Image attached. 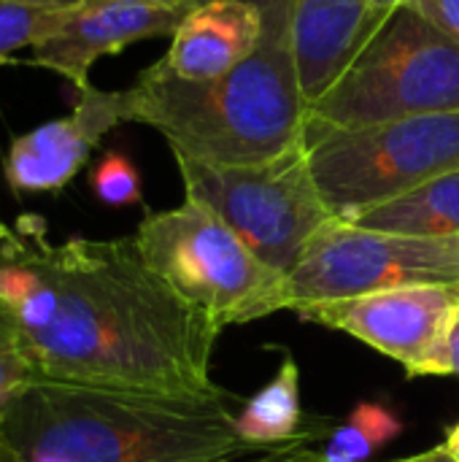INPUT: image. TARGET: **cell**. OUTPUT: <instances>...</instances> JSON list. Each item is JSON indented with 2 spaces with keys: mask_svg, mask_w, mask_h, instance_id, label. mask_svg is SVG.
Instances as JSON below:
<instances>
[{
  "mask_svg": "<svg viewBox=\"0 0 459 462\" xmlns=\"http://www.w3.org/2000/svg\"><path fill=\"white\" fill-rule=\"evenodd\" d=\"M27 254L0 273L41 379L165 395H225L211 379L222 333L138 254L133 238L51 244L38 217L19 219Z\"/></svg>",
  "mask_w": 459,
  "mask_h": 462,
  "instance_id": "1",
  "label": "cell"
},
{
  "mask_svg": "<svg viewBox=\"0 0 459 462\" xmlns=\"http://www.w3.org/2000/svg\"><path fill=\"white\" fill-rule=\"evenodd\" d=\"M265 41L216 81H184L160 60L116 92L124 122L157 130L173 160L257 165L303 141L306 95L298 76L292 0H262Z\"/></svg>",
  "mask_w": 459,
  "mask_h": 462,
  "instance_id": "2",
  "label": "cell"
},
{
  "mask_svg": "<svg viewBox=\"0 0 459 462\" xmlns=\"http://www.w3.org/2000/svg\"><path fill=\"white\" fill-rule=\"evenodd\" d=\"M233 420L225 395L38 379L0 417V462H238Z\"/></svg>",
  "mask_w": 459,
  "mask_h": 462,
  "instance_id": "3",
  "label": "cell"
},
{
  "mask_svg": "<svg viewBox=\"0 0 459 462\" xmlns=\"http://www.w3.org/2000/svg\"><path fill=\"white\" fill-rule=\"evenodd\" d=\"M459 111V43L417 8H395L306 108V127L352 130Z\"/></svg>",
  "mask_w": 459,
  "mask_h": 462,
  "instance_id": "4",
  "label": "cell"
},
{
  "mask_svg": "<svg viewBox=\"0 0 459 462\" xmlns=\"http://www.w3.org/2000/svg\"><path fill=\"white\" fill-rule=\"evenodd\" d=\"M143 263L222 328L281 311L284 276L265 265L206 203L151 211L133 236Z\"/></svg>",
  "mask_w": 459,
  "mask_h": 462,
  "instance_id": "5",
  "label": "cell"
},
{
  "mask_svg": "<svg viewBox=\"0 0 459 462\" xmlns=\"http://www.w3.org/2000/svg\"><path fill=\"white\" fill-rule=\"evenodd\" d=\"M314 181L335 219L395 200L459 168V111L352 130L303 127Z\"/></svg>",
  "mask_w": 459,
  "mask_h": 462,
  "instance_id": "6",
  "label": "cell"
},
{
  "mask_svg": "<svg viewBox=\"0 0 459 462\" xmlns=\"http://www.w3.org/2000/svg\"><path fill=\"white\" fill-rule=\"evenodd\" d=\"M187 198L219 214L241 241L276 273L287 276L330 214L303 141L257 165H200L176 160Z\"/></svg>",
  "mask_w": 459,
  "mask_h": 462,
  "instance_id": "7",
  "label": "cell"
},
{
  "mask_svg": "<svg viewBox=\"0 0 459 462\" xmlns=\"http://www.w3.org/2000/svg\"><path fill=\"white\" fill-rule=\"evenodd\" d=\"M411 284H459V238H414L327 222L284 276L281 311Z\"/></svg>",
  "mask_w": 459,
  "mask_h": 462,
  "instance_id": "8",
  "label": "cell"
},
{
  "mask_svg": "<svg viewBox=\"0 0 459 462\" xmlns=\"http://www.w3.org/2000/svg\"><path fill=\"white\" fill-rule=\"evenodd\" d=\"M459 311V284H411L360 298L303 306L306 322L349 333L414 376H449L446 341Z\"/></svg>",
  "mask_w": 459,
  "mask_h": 462,
  "instance_id": "9",
  "label": "cell"
},
{
  "mask_svg": "<svg viewBox=\"0 0 459 462\" xmlns=\"http://www.w3.org/2000/svg\"><path fill=\"white\" fill-rule=\"evenodd\" d=\"M197 0H100L73 8L68 22L32 46L30 65L65 76L76 92L92 87L89 70L106 57L138 41L173 35Z\"/></svg>",
  "mask_w": 459,
  "mask_h": 462,
  "instance_id": "10",
  "label": "cell"
},
{
  "mask_svg": "<svg viewBox=\"0 0 459 462\" xmlns=\"http://www.w3.org/2000/svg\"><path fill=\"white\" fill-rule=\"evenodd\" d=\"M116 125H122L116 92L97 87L76 92V106L68 116L43 122L11 141L3 160L8 189L16 195L65 189Z\"/></svg>",
  "mask_w": 459,
  "mask_h": 462,
  "instance_id": "11",
  "label": "cell"
},
{
  "mask_svg": "<svg viewBox=\"0 0 459 462\" xmlns=\"http://www.w3.org/2000/svg\"><path fill=\"white\" fill-rule=\"evenodd\" d=\"M262 41V0H197L160 62L184 81H216L243 65Z\"/></svg>",
  "mask_w": 459,
  "mask_h": 462,
  "instance_id": "12",
  "label": "cell"
},
{
  "mask_svg": "<svg viewBox=\"0 0 459 462\" xmlns=\"http://www.w3.org/2000/svg\"><path fill=\"white\" fill-rule=\"evenodd\" d=\"M365 30V0H292L298 76L314 103L349 65Z\"/></svg>",
  "mask_w": 459,
  "mask_h": 462,
  "instance_id": "13",
  "label": "cell"
},
{
  "mask_svg": "<svg viewBox=\"0 0 459 462\" xmlns=\"http://www.w3.org/2000/svg\"><path fill=\"white\" fill-rule=\"evenodd\" d=\"M352 225L414 238H459V168L360 214Z\"/></svg>",
  "mask_w": 459,
  "mask_h": 462,
  "instance_id": "14",
  "label": "cell"
},
{
  "mask_svg": "<svg viewBox=\"0 0 459 462\" xmlns=\"http://www.w3.org/2000/svg\"><path fill=\"white\" fill-rule=\"evenodd\" d=\"M300 420V368L292 357H284L276 376L254 398L246 401L241 414H235L233 425L246 444L262 449L295 441Z\"/></svg>",
  "mask_w": 459,
  "mask_h": 462,
  "instance_id": "15",
  "label": "cell"
},
{
  "mask_svg": "<svg viewBox=\"0 0 459 462\" xmlns=\"http://www.w3.org/2000/svg\"><path fill=\"white\" fill-rule=\"evenodd\" d=\"M403 433V420L384 403H360L335 428L322 452L325 462H368Z\"/></svg>",
  "mask_w": 459,
  "mask_h": 462,
  "instance_id": "16",
  "label": "cell"
},
{
  "mask_svg": "<svg viewBox=\"0 0 459 462\" xmlns=\"http://www.w3.org/2000/svg\"><path fill=\"white\" fill-rule=\"evenodd\" d=\"M73 8H49L22 0H0V65L19 49L38 46L51 38L70 16Z\"/></svg>",
  "mask_w": 459,
  "mask_h": 462,
  "instance_id": "17",
  "label": "cell"
},
{
  "mask_svg": "<svg viewBox=\"0 0 459 462\" xmlns=\"http://www.w3.org/2000/svg\"><path fill=\"white\" fill-rule=\"evenodd\" d=\"M38 368L11 311L0 303V417L38 382Z\"/></svg>",
  "mask_w": 459,
  "mask_h": 462,
  "instance_id": "18",
  "label": "cell"
},
{
  "mask_svg": "<svg viewBox=\"0 0 459 462\" xmlns=\"http://www.w3.org/2000/svg\"><path fill=\"white\" fill-rule=\"evenodd\" d=\"M92 195L111 208L143 203V181L135 162L122 152H106L89 171Z\"/></svg>",
  "mask_w": 459,
  "mask_h": 462,
  "instance_id": "19",
  "label": "cell"
},
{
  "mask_svg": "<svg viewBox=\"0 0 459 462\" xmlns=\"http://www.w3.org/2000/svg\"><path fill=\"white\" fill-rule=\"evenodd\" d=\"M409 5L459 43V0H411Z\"/></svg>",
  "mask_w": 459,
  "mask_h": 462,
  "instance_id": "20",
  "label": "cell"
},
{
  "mask_svg": "<svg viewBox=\"0 0 459 462\" xmlns=\"http://www.w3.org/2000/svg\"><path fill=\"white\" fill-rule=\"evenodd\" d=\"M24 254H27V241L19 233V227H8L0 219V273L19 265Z\"/></svg>",
  "mask_w": 459,
  "mask_h": 462,
  "instance_id": "21",
  "label": "cell"
},
{
  "mask_svg": "<svg viewBox=\"0 0 459 462\" xmlns=\"http://www.w3.org/2000/svg\"><path fill=\"white\" fill-rule=\"evenodd\" d=\"M411 0H365V30H363V38H360V43L395 11V8H400V5H409ZM360 49V46H357Z\"/></svg>",
  "mask_w": 459,
  "mask_h": 462,
  "instance_id": "22",
  "label": "cell"
},
{
  "mask_svg": "<svg viewBox=\"0 0 459 462\" xmlns=\"http://www.w3.org/2000/svg\"><path fill=\"white\" fill-rule=\"evenodd\" d=\"M252 462H325L322 452H314V449H306L303 444H287L271 455H262Z\"/></svg>",
  "mask_w": 459,
  "mask_h": 462,
  "instance_id": "23",
  "label": "cell"
},
{
  "mask_svg": "<svg viewBox=\"0 0 459 462\" xmlns=\"http://www.w3.org/2000/svg\"><path fill=\"white\" fill-rule=\"evenodd\" d=\"M446 360H449V376H459V311L457 317L452 319V328H449Z\"/></svg>",
  "mask_w": 459,
  "mask_h": 462,
  "instance_id": "24",
  "label": "cell"
},
{
  "mask_svg": "<svg viewBox=\"0 0 459 462\" xmlns=\"http://www.w3.org/2000/svg\"><path fill=\"white\" fill-rule=\"evenodd\" d=\"M395 462H454V460H452V455L446 452V447L441 444V447H433V449H427V452H422V455H414V457H406V460H395Z\"/></svg>",
  "mask_w": 459,
  "mask_h": 462,
  "instance_id": "25",
  "label": "cell"
},
{
  "mask_svg": "<svg viewBox=\"0 0 459 462\" xmlns=\"http://www.w3.org/2000/svg\"><path fill=\"white\" fill-rule=\"evenodd\" d=\"M22 3H32V5H49V8H81V5L100 3V0H22Z\"/></svg>",
  "mask_w": 459,
  "mask_h": 462,
  "instance_id": "26",
  "label": "cell"
},
{
  "mask_svg": "<svg viewBox=\"0 0 459 462\" xmlns=\"http://www.w3.org/2000/svg\"><path fill=\"white\" fill-rule=\"evenodd\" d=\"M444 447H446V452L452 455V460L459 462V420H457V425L449 430V436H446Z\"/></svg>",
  "mask_w": 459,
  "mask_h": 462,
  "instance_id": "27",
  "label": "cell"
}]
</instances>
